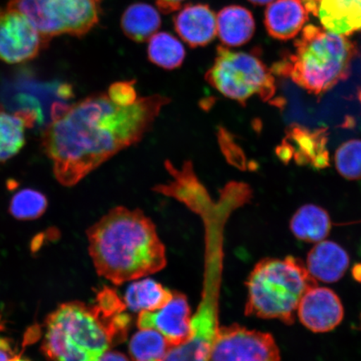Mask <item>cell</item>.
Wrapping results in <instances>:
<instances>
[{"instance_id":"obj_1","label":"cell","mask_w":361,"mask_h":361,"mask_svg":"<svg viewBox=\"0 0 361 361\" xmlns=\"http://www.w3.org/2000/svg\"><path fill=\"white\" fill-rule=\"evenodd\" d=\"M170 102L155 94L123 106L102 92L54 108L42 145L58 182L73 187L117 153L137 145Z\"/></svg>"},{"instance_id":"obj_2","label":"cell","mask_w":361,"mask_h":361,"mask_svg":"<svg viewBox=\"0 0 361 361\" xmlns=\"http://www.w3.org/2000/svg\"><path fill=\"white\" fill-rule=\"evenodd\" d=\"M87 233L97 274L116 286L165 268V246L154 223L142 210L114 207Z\"/></svg>"},{"instance_id":"obj_3","label":"cell","mask_w":361,"mask_h":361,"mask_svg":"<svg viewBox=\"0 0 361 361\" xmlns=\"http://www.w3.org/2000/svg\"><path fill=\"white\" fill-rule=\"evenodd\" d=\"M130 317L104 314L96 305L62 304L47 317L42 350L51 361H98L126 340Z\"/></svg>"},{"instance_id":"obj_4","label":"cell","mask_w":361,"mask_h":361,"mask_svg":"<svg viewBox=\"0 0 361 361\" xmlns=\"http://www.w3.org/2000/svg\"><path fill=\"white\" fill-rule=\"evenodd\" d=\"M295 51L271 68L273 74L290 78L314 96L349 78L358 48L345 35L307 25L295 42Z\"/></svg>"},{"instance_id":"obj_5","label":"cell","mask_w":361,"mask_h":361,"mask_svg":"<svg viewBox=\"0 0 361 361\" xmlns=\"http://www.w3.org/2000/svg\"><path fill=\"white\" fill-rule=\"evenodd\" d=\"M246 284V315L279 319L290 326L295 322L302 298L317 286V281L311 276L303 261L288 256L282 259L259 261Z\"/></svg>"},{"instance_id":"obj_6","label":"cell","mask_w":361,"mask_h":361,"mask_svg":"<svg viewBox=\"0 0 361 361\" xmlns=\"http://www.w3.org/2000/svg\"><path fill=\"white\" fill-rule=\"evenodd\" d=\"M205 79L224 97L243 106L254 96L272 102L276 94L273 72L255 51H233L219 45L214 64L207 70Z\"/></svg>"},{"instance_id":"obj_7","label":"cell","mask_w":361,"mask_h":361,"mask_svg":"<svg viewBox=\"0 0 361 361\" xmlns=\"http://www.w3.org/2000/svg\"><path fill=\"white\" fill-rule=\"evenodd\" d=\"M102 0H11L8 8L24 15L44 38H82L101 20Z\"/></svg>"},{"instance_id":"obj_8","label":"cell","mask_w":361,"mask_h":361,"mask_svg":"<svg viewBox=\"0 0 361 361\" xmlns=\"http://www.w3.org/2000/svg\"><path fill=\"white\" fill-rule=\"evenodd\" d=\"M209 361H282V358L270 334L234 324L216 329Z\"/></svg>"},{"instance_id":"obj_9","label":"cell","mask_w":361,"mask_h":361,"mask_svg":"<svg viewBox=\"0 0 361 361\" xmlns=\"http://www.w3.org/2000/svg\"><path fill=\"white\" fill-rule=\"evenodd\" d=\"M49 43L21 13L0 8V61L11 65L32 61Z\"/></svg>"},{"instance_id":"obj_10","label":"cell","mask_w":361,"mask_h":361,"mask_svg":"<svg viewBox=\"0 0 361 361\" xmlns=\"http://www.w3.org/2000/svg\"><path fill=\"white\" fill-rule=\"evenodd\" d=\"M138 328H152L159 331L171 347L190 340L192 336L191 309L187 297L173 292L168 304L154 311L139 313Z\"/></svg>"},{"instance_id":"obj_11","label":"cell","mask_w":361,"mask_h":361,"mask_svg":"<svg viewBox=\"0 0 361 361\" xmlns=\"http://www.w3.org/2000/svg\"><path fill=\"white\" fill-rule=\"evenodd\" d=\"M327 142L326 129L310 130L293 124L288 128L286 137L276 152L283 161L293 159L297 164L322 169L329 164Z\"/></svg>"},{"instance_id":"obj_12","label":"cell","mask_w":361,"mask_h":361,"mask_svg":"<svg viewBox=\"0 0 361 361\" xmlns=\"http://www.w3.org/2000/svg\"><path fill=\"white\" fill-rule=\"evenodd\" d=\"M345 311L342 302L331 288L316 286L307 291L297 310V317L314 333H327L340 326Z\"/></svg>"},{"instance_id":"obj_13","label":"cell","mask_w":361,"mask_h":361,"mask_svg":"<svg viewBox=\"0 0 361 361\" xmlns=\"http://www.w3.org/2000/svg\"><path fill=\"white\" fill-rule=\"evenodd\" d=\"M329 32L349 36L361 31V0H301Z\"/></svg>"},{"instance_id":"obj_14","label":"cell","mask_w":361,"mask_h":361,"mask_svg":"<svg viewBox=\"0 0 361 361\" xmlns=\"http://www.w3.org/2000/svg\"><path fill=\"white\" fill-rule=\"evenodd\" d=\"M176 32L190 48L204 47L216 35V16L207 4H188L173 17Z\"/></svg>"},{"instance_id":"obj_15","label":"cell","mask_w":361,"mask_h":361,"mask_svg":"<svg viewBox=\"0 0 361 361\" xmlns=\"http://www.w3.org/2000/svg\"><path fill=\"white\" fill-rule=\"evenodd\" d=\"M309 20L301 0H275L264 13V25L268 34L275 39L286 40L296 37Z\"/></svg>"},{"instance_id":"obj_16","label":"cell","mask_w":361,"mask_h":361,"mask_svg":"<svg viewBox=\"0 0 361 361\" xmlns=\"http://www.w3.org/2000/svg\"><path fill=\"white\" fill-rule=\"evenodd\" d=\"M306 268L316 281L332 283L344 276L350 256L338 243L323 240L315 243L307 256Z\"/></svg>"},{"instance_id":"obj_17","label":"cell","mask_w":361,"mask_h":361,"mask_svg":"<svg viewBox=\"0 0 361 361\" xmlns=\"http://www.w3.org/2000/svg\"><path fill=\"white\" fill-rule=\"evenodd\" d=\"M255 29L252 12L243 6H226L216 15V35L225 47H239L250 42Z\"/></svg>"},{"instance_id":"obj_18","label":"cell","mask_w":361,"mask_h":361,"mask_svg":"<svg viewBox=\"0 0 361 361\" xmlns=\"http://www.w3.org/2000/svg\"><path fill=\"white\" fill-rule=\"evenodd\" d=\"M35 111H20L11 114L0 105V162L11 159L25 144V129L33 126Z\"/></svg>"},{"instance_id":"obj_19","label":"cell","mask_w":361,"mask_h":361,"mask_svg":"<svg viewBox=\"0 0 361 361\" xmlns=\"http://www.w3.org/2000/svg\"><path fill=\"white\" fill-rule=\"evenodd\" d=\"M161 25L159 12L146 3H134L126 8L121 19L124 35L134 42H148Z\"/></svg>"},{"instance_id":"obj_20","label":"cell","mask_w":361,"mask_h":361,"mask_svg":"<svg viewBox=\"0 0 361 361\" xmlns=\"http://www.w3.org/2000/svg\"><path fill=\"white\" fill-rule=\"evenodd\" d=\"M331 219L326 210L314 204L300 207L290 220V230L298 239L306 243H317L329 235Z\"/></svg>"},{"instance_id":"obj_21","label":"cell","mask_w":361,"mask_h":361,"mask_svg":"<svg viewBox=\"0 0 361 361\" xmlns=\"http://www.w3.org/2000/svg\"><path fill=\"white\" fill-rule=\"evenodd\" d=\"M173 292L152 279H144L130 284L124 302L128 310L135 313L154 311L168 304Z\"/></svg>"},{"instance_id":"obj_22","label":"cell","mask_w":361,"mask_h":361,"mask_svg":"<svg viewBox=\"0 0 361 361\" xmlns=\"http://www.w3.org/2000/svg\"><path fill=\"white\" fill-rule=\"evenodd\" d=\"M148 60L162 69L173 71L183 66L186 58L183 44L169 32L157 33L148 40Z\"/></svg>"},{"instance_id":"obj_23","label":"cell","mask_w":361,"mask_h":361,"mask_svg":"<svg viewBox=\"0 0 361 361\" xmlns=\"http://www.w3.org/2000/svg\"><path fill=\"white\" fill-rule=\"evenodd\" d=\"M173 348L159 331L140 328L129 342V355L133 361H162Z\"/></svg>"},{"instance_id":"obj_24","label":"cell","mask_w":361,"mask_h":361,"mask_svg":"<svg viewBox=\"0 0 361 361\" xmlns=\"http://www.w3.org/2000/svg\"><path fill=\"white\" fill-rule=\"evenodd\" d=\"M47 207L48 200L44 194L25 188L12 197L8 212L17 220L32 221L40 218Z\"/></svg>"},{"instance_id":"obj_25","label":"cell","mask_w":361,"mask_h":361,"mask_svg":"<svg viewBox=\"0 0 361 361\" xmlns=\"http://www.w3.org/2000/svg\"><path fill=\"white\" fill-rule=\"evenodd\" d=\"M335 164L343 178L361 179V140L352 139L342 143L336 152Z\"/></svg>"},{"instance_id":"obj_26","label":"cell","mask_w":361,"mask_h":361,"mask_svg":"<svg viewBox=\"0 0 361 361\" xmlns=\"http://www.w3.org/2000/svg\"><path fill=\"white\" fill-rule=\"evenodd\" d=\"M108 97L117 105L128 106L133 105L138 100L135 81H117L107 90Z\"/></svg>"},{"instance_id":"obj_27","label":"cell","mask_w":361,"mask_h":361,"mask_svg":"<svg viewBox=\"0 0 361 361\" xmlns=\"http://www.w3.org/2000/svg\"><path fill=\"white\" fill-rule=\"evenodd\" d=\"M183 1L185 0H156V4L161 13H171L178 11Z\"/></svg>"},{"instance_id":"obj_28","label":"cell","mask_w":361,"mask_h":361,"mask_svg":"<svg viewBox=\"0 0 361 361\" xmlns=\"http://www.w3.org/2000/svg\"><path fill=\"white\" fill-rule=\"evenodd\" d=\"M16 355L8 338L0 337V361H11Z\"/></svg>"},{"instance_id":"obj_29","label":"cell","mask_w":361,"mask_h":361,"mask_svg":"<svg viewBox=\"0 0 361 361\" xmlns=\"http://www.w3.org/2000/svg\"><path fill=\"white\" fill-rule=\"evenodd\" d=\"M98 361H130L128 356L119 351L108 350Z\"/></svg>"},{"instance_id":"obj_30","label":"cell","mask_w":361,"mask_h":361,"mask_svg":"<svg viewBox=\"0 0 361 361\" xmlns=\"http://www.w3.org/2000/svg\"><path fill=\"white\" fill-rule=\"evenodd\" d=\"M248 1L252 4H255L256 6H262L272 3L274 0H248Z\"/></svg>"},{"instance_id":"obj_31","label":"cell","mask_w":361,"mask_h":361,"mask_svg":"<svg viewBox=\"0 0 361 361\" xmlns=\"http://www.w3.org/2000/svg\"><path fill=\"white\" fill-rule=\"evenodd\" d=\"M11 361H30L29 360H26L22 358L20 355H16Z\"/></svg>"},{"instance_id":"obj_32","label":"cell","mask_w":361,"mask_h":361,"mask_svg":"<svg viewBox=\"0 0 361 361\" xmlns=\"http://www.w3.org/2000/svg\"><path fill=\"white\" fill-rule=\"evenodd\" d=\"M358 97H359V100L361 102V88L360 90V92H359V94H358Z\"/></svg>"}]
</instances>
